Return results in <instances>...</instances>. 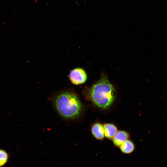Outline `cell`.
<instances>
[{
    "label": "cell",
    "mask_w": 167,
    "mask_h": 167,
    "mask_svg": "<svg viewBox=\"0 0 167 167\" xmlns=\"http://www.w3.org/2000/svg\"><path fill=\"white\" fill-rule=\"evenodd\" d=\"M129 137V133L125 131H117L112 139L114 144L119 147Z\"/></svg>",
    "instance_id": "cell-5"
},
{
    "label": "cell",
    "mask_w": 167,
    "mask_h": 167,
    "mask_svg": "<svg viewBox=\"0 0 167 167\" xmlns=\"http://www.w3.org/2000/svg\"><path fill=\"white\" fill-rule=\"evenodd\" d=\"M69 78L72 84L78 85L83 84L86 81L87 75L83 69L80 68H76L70 71Z\"/></svg>",
    "instance_id": "cell-3"
},
{
    "label": "cell",
    "mask_w": 167,
    "mask_h": 167,
    "mask_svg": "<svg viewBox=\"0 0 167 167\" xmlns=\"http://www.w3.org/2000/svg\"><path fill=\"white\" fill-rule=\"evenodd\" d=\"M119 148L121 151L123 153L129 154L134 151L135 146L131 141L127 139L119 146Z\"/></svg>",
    "instance_id": "cell-7"
},
{
    "label": "cell",
    "mask_w": 167,
    "mask_h": 167,
    "mask_svg": "<svg viewBox=\"0 0 167 167\" xmlns=\"http://www.w3.org/2000/svg\"><path fill=\"white\" fill-rule=\"evenodd\" d=\"M105 136L109 139H112L118 131L116 126L112 123H105L103 125Z\"/></svg>",
    "instance_id": "cell-6"
},
{
    "label": "cell",
    "mask_w": 167,
    "mask_h": 167,
    "mask_svg": "<svg viewBox=\"0 0 167 167\" xmlns=\"http://www.w3.org/2000/svg\"><path fill=\"white\" fill-rule=\"evenodd\" d=\"M55 104L59 113L67 119L77 117L82 110V106L76 94L71 92H63L56 97Z\"/></svg>",
    "instance_id": "cell-2"
},
{
    "label": "cell",
    "mask_w": 167,
    "mask_h": 167,
    "mask_svg": "<svg viewBox=\"0 0 167 167\" xmlns=\"http://www.w3.org/2000/svg\"><path fill=\"white\" fill-rule=\"evenodd\" d=\"M92 102L102 109H106L113 102L116 96L115 90L107 77L103 75L89 90Z\"/></svg>",
    "instance_id": "cell-1"
},
{
    "label": "cell",
    "mask_w": 167,
    "mask_h": 167,
    "mask_svg": "<svg viewBox=\"0 0 167 167\" xmlns=\"http://www.w3.org/2000/svg\"><path fill=\"white\" fill-rule=\"evenodd\" d=\"M91 132L92 135L97 139L101 140L104 139L105 135L103 125L101 123L97 122L92 126Z\"/></svg>",
    "instance_id": "cell-4"
},
{
    "label": "cell",
    "mask_w": 167,
    "mask_h": 167,
    "mask_svg": "<svg viewBox=\"0 0 167 167\" xmlns=\"http://www.w3.org/2000/svg\"><path fill=\"white\" fill-rule=\"evenodd\" d=\"M8 155L5 151L0 150V167L3 165L7 161Z\"/></svg>",
    "instance_id": "cell-8"
}]
</instances>
